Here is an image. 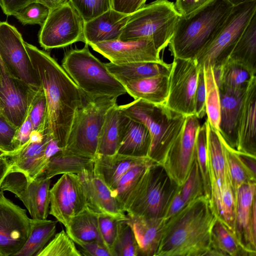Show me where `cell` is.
I'll return each instance as SVG.
<instances>
[{"label":"cell","mask_w":256,"mask_h":256,"mask_svg":"<svg viewBox=\"0 0 256 256\" xmlns=\"http://www.w3.org/2000/svg\"><path fill=\"white\" fill-rule=\"evenodd\" d=\"M213 72L219 90H245L252 78L256 76L241 65L230 60L220 70Z\"/></svg>","instance_id":"37"},{"label":"cell","mask_w":256,"mask_h":256,"mask_svg":"<svg viewBox=\"0 0 256 256\" xmlns=\"http://www.w3.org/2000/svg\"><path fill=\"white\" fill-rule=\"evenodd\" d=\"M6 152L0 148V157L6 154Z\"/></svg>","instance_id":"62"},{"label":"cell","mask_w":256,"mask_h":256,"mask_svg":"<svg viewBox=\"0 0 256 256\" xmlns=\"http://www.w3.org/2000/svg\"><path fill=\"white\" fill-rule=\"evenodd\" d=\"M235 195L228 168L220 186V219L234 233Z\"/></svg>","instance_id":"44"},{"label":"cell","mask_w":256,"mask_h":256,"mask_svg":"<svg viewBox=\"0 0 256 256\" xmlns=\"http://www.w3.org/2000/svg\"><path fill=\"white\" fill-rule=\"evenodd\" d=\"M126 220H119L117 236L110 250L112 256H140L133 231Z\"/></svg>","instance_id":"41"},{"label":"cell","mask_w":256,"mask_h":256,"mask_svg":"<svg viewBox=\"0 0 256 256\" xmlns=\"http://www.w3.org/2000/svg\"><path fill=\"white\" fill-rule=\"evenodd\" d=\"M120 106L124 115L148 128L151 140L148 156L162 164L186 116L170 109L164 104H154L141 99Z\"/></svg>","instance_id":"4"},{"label":"cell","mask_w":256,"mask_h":256,"mask_svg":"<svg viewBox=\"0 0 256 256\" xmlns=\"http://www.w3.org/2000/svg\"><path fill=\"white\" fill-rule=\"evenodd\" d=\"M68 1V0H34V2L45 6L50 11L60 7Z\"/></svg>","instance_id":"59"},{"label":"cell","mask_w":256,"mask_h":256,"mask_svg":"<svg viewBox=\"0 0 256 256\" xmlns=\"http://www.w3.org/2000/svg\"><path fill=\"white\" fill-rule=\"evenodd\" d=\"M108 70L122 84L158 75H169L171 64L138 62L124 64L104 63Z\"/></svg>","instance_id":"29"},{"label":"cell","mask_w":256,"mask_h":256,"mask_svg":"<svg viewBox=\"0 0 256 256\" xmlns=\"http://www.w3.org/2000/svg\"><path fill=\"white\" fill-rule=\"evenodd\" d=\"M236 150L256 156V76L252 78L244 94Z\"/></svg>","instance_id":"21"},{"label":"cell","mask_w":256,"mask_h":256,"mask_svg":"<svg viewBox=\"0 0 256 256\" xmlns=\"http://www.w3.org/2000/svg\"><path fill=\"white\" fill-rule=\"evenodd\" d=\"M85 44L80 49L68 52L62 66L82 92L85 100L127 94L124 86L108 70L105 64L90 51Z\"/></svg>","instance_id":"5"},{"label":"cell","mask_w":256,"mask_h":256,"mask_svg":"<svg viewBox=\"0 0 256 256\" xmlns=\"http://www.w3.org/2000/svg\"><path fill=\"white\" fill-rule=\"evenodd\" d=\"M238 154L244 166L256 176V156L240 152H238Z\"/></svg>","instance_id":"58"},{"label":"cell","mask_w":256,"mask_h":256,"mask_svg":"<svg viewBox=\"0 0 256 256\" xmlns=\"http://www.w3.org/2000/svg\"><path fill=\"white\" fill-rule=\"evenodd\" d=\"M220 138L224 150L226 164L232 185L235 193L242 185L252 182H256L255 175L244 166L239 157L238 151L230 147L220 134Z\"/></svg>","instance_id":"39"},{"label":"cell","mask_w":256,"mask_h":256,"mask_svg":"<svg viewBox=\"0 0 256 256\" xmlns=\"http://www.w3.org/2000/svg\"><path fill=\"white\" fill-rule=\"evenodd\" d=\"M0 58L13 76L36 90L42 88L21 34L6 22H0Z\"/></svg>","instance_id":"12"},{"label":"cell","mask_w":256,"mask_h":256,"mask_svg":"<svg viewBox=\"0 0 256 256\" xmlns=\"http://www.w3.org/2000/svg\"><path fill=\"white\" fill-rule=\"evenodd\" d=\"M245 90H220V118L218 130L225 142L236 150L238 124Z\"/></svg>","instance_id":"22"},{"label":"cell","mask_w":256,"mask_h":256,"mask_svg":"<svg viewBox=\"0 0 256 256\" xmlns=\"http://www.w3.org/2000/svg\"><path fill=\"white\" fill-rule=\"evenodd\" d=\"M84 21L68 1L50 10L41 26L38 40L45 50L64 48L76 42L85 43Z\"/></svg>","instance_id":"10"},{"label":"cell","mask_w":256,"mask_h":256,"mask_svg":"<svg viewBox=\"0 0 256 256\" xmlns=\"http://www.w3.org/2000/svg\"><path fill=\"white\" fill-rule=\"evenodd\" d=\"M154 164L156 162L142 164L131 168L121 177L116 186L111 190L112 196L117 200L122 210L128 196L147 168Z\"/></svg>","instance_id":"40"},{"label":"cell","mask_w":256,"mask_h":256,"mask_svg":"<svg viewBox=\"0 0 256 256\" xmlns=\"http://www.w3.org/2000/svg\"><path fill=\"white\" fill-rule=\"evenodd\" d=\"M169 76V75H168ZM168 75H158L122 83L127 94L134 100L154 104H164L168 86Z\"/></svg>","instance_id":"28"},{"label":"cell","mask_w":256,"mask_h":256,"mask_svg":"<svg viewBox=\"0 0 256 256\" xmlns=\"http://www.w3.org/2000/svg\"><path fill=\"white\" fill-rule=\"evenodd\" d=\"M178 186L162 164L149 166L128 196L123 210L126 215L163 218Z\"/></svg>","instance_id":"7"},{"label":"cell","mask_w":256,"mask_h":256,"mask_svg":"<svg viewBox=\"0 0 256 256\" xmlns=\"http://www.w3.org/2000/svg\"><path fill=\"white\" fill-rule=\"evenodd\" d=\"M136 241L140 255L154 256L159 246L165 222L163 218L126 215Z\"/></svg>","instance_id":"26"},{"label":"cell","mask_w":256,"mask_h":256,"mask_svg":"<svg viewBox=\"0 0 256 256\" xmlns=\"http://www.w3.org/2000/svg\"><path fill=\"white\" fill-rule=\"evenodd\" d=\"M180 190L186 204L198 197L204 196L202 179L196 159L185 180L180 186Z\"/></svg>","instance_id":"46"},{"label":"cell","mask_w":256,"mask_h":256,"mask_svg":"<svg viewBox=\"0 0 256 256\" xmlns=\"http://www.w3.org/2000/svg\"><path fill=\"white\" fill-rule=\"evenodd\" d=\"M150 142V136L146 126L129 118L118 152L136 157L148 156Z\"/></svg>","instance_id":"33"},{"label":"cell","mask_w":256,"mask_h":256,"mask_svg":"<svg viewBox=\"0 0 256 256\" xmlns=\"http://www.w3.org/2000/svg\"><path fill=\"white\" fill-rule=\"evenodd\" d=\"M232 6L226 0H210L178 20L168 46L174 58L195 59L212 41Z\"/></svg>","instance_id":"3"},{"label":"cell","mask_w":256,"mask_h":256,"mask_svg":"<svg viewBox=\"0 0 256 256\" xmlns=\"http://www.w3.org/2000/svg\"><path fill=\"white\" fill-rule=\"evenodd\" d=\"M146 0H111L112 8L122 14H131L144 4Z\"/></svg>","instance_id":"54"},{"label":"cell","mask_w":256,"mask_h":256,"mask_svg":"<svg viewBox=\"0 0 256 256\" xmlns=\"http://www.w3.org/2000/svg\"><path fill=\"white\" fill-rule=\"evenodd\" d=\"M82 16L88 22L112 8L111 0H68Z\"/></svg>","instance_id":"47"},{"label":"cell","mask_w":256,"mask_h":256,"mask_svg":"<svg viewBox=\"0 0 256 256\" xmlns=\"http://www.w3.org/2000/svg\"><path fill=\"white\" fill-rule=\"evenodd\" d=\"M52 138L48 132L45 134L42 141H30L18 150L4 155L10 166V170L20 172L34 178L40 175L48 161L44 156L46 148Z\"/></svg>","instance_id":"23"},{"label":"cell","mask_w":256,"mask_h":256,"mask_svg":"<svg viewBox=\"0 0 256 256\" xmlns=\"http://www.w3.org/2000/svg\"><path fill=\"white\" fill-rule=\"evenodd\" d=\"M84 194L87 208L96 214H106L119 220L128 216L112 196L111 190L93 170H84L77 174Z\"/></svg>","instance_id":"20"},{"label":"cell","mask_w":256,"mask_h":256,"mask_svg":"<svg viewBox=\"0 0 256 256\" xmlns=\"http://www.w3.org/2000/svg\"><path fill=\"white\" fill-rule=\"evenodd\" d=\"M216 218L206 197L192 200L165 222L154 256H206Z\"/></svg>","instance_id":"2"},{"label":"cell","mask_w":256,"mask_h":256,"mask_svg":"<svg viewBox=\"0 0 256 256\" xmlns=\"http://www.w3.org/2000/svg\"><path fill=\"white\" fill-rule=\"evenodd\" d=\"M66 230L74 242L94 240L102 242L98 230L97 214L88 209L74 216Z\"/></svg>","instance_id":"36"},{"label":"cell","mask_w":256,"mask_h":256,"mask_svg":"<svg viewBox=\"0 0 256 256\" xmlns=\"http://www.w3.org/2000/svg\"><path fill=\"white\" fill-rule=\"evenodd\" d=\"M128 119L117 103L108 109L100 134L97 154L118 152Z\"/></svg>","instance_id":"27"},{"label":"cell","mask_w":256,"mask_h":256,"mask_svg":"<svg viewBox=\"0 0 256 256\" xmlns=\"http://www.w3.org/2000/svg\"><path fill=\"white\" fill-rule=\"evenodd\" d=\"M94 51L114 64L138 62H162L160 52L148 38L122 41L119 39L90 45Z\"/></svg>","instance_id":"19"},{"label":"cell","mask_w":256,"mask_h":256,"mask_svg":"<svg viewBox=\"0 0 256 256\" xmlns=\"http://www.w3.org/2000/svg\"><path fill=\"white\" fill-rule=\"evenodd\" d=\"M32 130V124L27 114L24 122L20 128L17 129L14 136L13 144L15 149L14 152L18 150L28 142Z\"/></svg>","instance_id":"53"},{"label":"cell","mask_w":256,"mask_h":256,"mask_svg":"<svg viewBox=\"0 0 256 256\" xmlns=\"http://www.w3.org/2000/svg\"><path fill=\"white\" fill-rule=\"evenodd\" d=\"M206 84V108L207 120L210 126L218 130L220 118V96L212 68L210 66H204Z\"/></svg>","instance_id":"38"},{"label":"cell","mask_w":256,"mask_h":256,"mask_svg":"<svg viewBox=\"0 0 256 256\" xmlns=\"http://www.w3.org/2000/svg\"><path fill=\"white\" fill-rule=\"evenodd\" d=\"M51 178H34L24 173L10 170L2 180L0 190L14 194L24 205L33 219H47L50 210Z\"/></svg>","instance_id":"11"},{"label":"cell","mask_w":256,"mask_h":256,"mask_svg":"<svg viewBox=\"0 0 256 256\" xmlns=\"http://www.w3.org/2000/svg\"><path fill=\"white\" fill-rule=\"evenodd\" d=\"M94 168V158L62 150L50 159L38 176L52 178L58 174H78L86 170H93Z\"/></svg>","instance_id":"30"},{"label":"cell","mask_w":256,"mask_h":256,"mask_svg":"<svg viewBox=\"0 0 256 256\" xmlns=\"http://www.w3.org/2000/svg\"><path fill=\"white\" fill-rule=\"evenodd\" d=\"M256 14V0L232 6L215 37L196 58L198 67L210 66L213 70L220 69Z\"/></svg>","instance_id":"9"},{"label":"cell","mask_w":256,"mask_h":256,"mask_svg":"<svg viewBox=\"0 0 256 256\" xmlns=\"http://www.w3.org/2000/svg\"><path fill=\"white\" fill-rule=\"evenodd\" d=\"M10 166L4 156L0 158V186L5 176L10 170Z\"/></svg>","instance_id":"60"},{"label":"cell","mask_w":256,"mask_h":256,"mask_svg":"<svg viewBox=\"0 0 256 256\" xmlns=\"http://www.w3.org/2000/svg\"><path fill=\"white\" fill-rule=\"evenodd\" d=\"M47 102L48 130L62 150L77 110L85 102L79 88L47 52L25 42Z\"/></svg>","instance_id":"1"},{"label":"cell","mask_w":256,"mask_h":256,"mask_svg":"<svg viewBox=\"0 0 256 256\" xmlns=\"http://www.w3.org/2000/svg\"><path fill=\"white\" fill-rule=\"evenodd\" d=\"M97 216L102 242L110 253L117 236L119 220L106 214H97Z\"/></svg>","instance_id":"49"},{"label":"cell","mask_w":256,"mask_h":256,"mask_svg":"<svg viewBox=\"0 0 256 256\" xmlns=\"http://www.w3.org/2000/svg\"><path fill=\"white\" fill-rule=\"evenodd\" d=\"M37 90L10 74L0 58V114L16 128L24 122Z\"/></svg>","instance_id":"15"},{"label":"cell","mask_w":256,"mask_h":256,"mask_svg":"<svg viewBox=\"0 0 256 256\" xmlns=\"http://www.w3.org/2000/svg\"><path fill=\"white\" fill-rule=\"evenodd\" d=\"M195 116L202 118L206 114V84L204 72V66L199 68L196 88L194 96Z\"/></svg>","instance_id":"50"},{"label":"cell","mask_w":256,"mask_h":256,"mask_svg":"<svg viewBox=\"0 0 256 256\" xmlns=\"http://www.w3.org/2000/svg\"><path fill=\"white\" fill-rule=\"evenodd\" d=\"M228 60L237 63L256 76V14L253 16Z\"/></svg>","instance_id":"32"},{"label":"cell","mask_w":256,"mask_h":256,"mask_svg":"<svg viewBox=\"0 0 256 256\" xmlns=\"http://www.w3.org/2000/svg\"><path fill=\"white\" fill-rule=\"evenodd\" d=\"M34 0H0V6L6 16H14Z\"/></svg>","instance_id":"57"},{"label":"cell","mask_w":256,"mask_h":256,"mask_svg":"<svg viewBox=\"0 0 256 256\" xmlns=\"http://www.w3.org/2000/svg\"><path fill=\"white\" fill-rule=\"evenodd\" d=\"M50 10L42 4L34 2L16 12L14 16L22 24H39L42 26L46 20Z\"/></svg>","instance_id":"48"},{"label":"cell","mask_w":256,"mask_h":256,"mask_svg":"<svg viewBox=\"0 0 256 256\" xmlns=\"http://www.w3.org/2000/svg\"><path fill=\"white\" fill-rule=\"evenodd\" d=\"M49 214L66 228L75 215L87 209L84 190L77 174H62L50 190Z\"/></svg>","instance_id":"17"},{"label":"cell","mask_w":256,"mask_h":256,"mask_svg":"<svg viewBox=\"0 0 256 256\" xmlns=\"http://www.w3.org/2000/svg\"><path fill=\"white\" fill-rule=\"evenodd\" d=\"M229 2L232 6L239 5L246 2H251L254 0H226Z\"/></svg>","instance_id":"61"},{"label":"cell","mask_w":256,"mask_h":256,"mask_svg":"<svg viewBox=\"0 0 256 256\" xmlns=\"http://www.w3.org/2000/svg\"><path fill=\"white\" fill-rule=\"evenodd\" d=\"M17 129L0 114V148L6 154L15 151L13 139Z\"/></svg>","instance_id":"51"},{"label":"cell","mask_w":256,"mask_h":256,"mask_svg":"<svg viewBox=\"0 0 256 256\" xmlns=\"http://www.w3.org/2000/svg\"><path fill=\"white\" fill-rule=\"evenodd\" d=\"M82 255L86 256H112L102 243L98 240L90 242L76 241Z\"/></svg>","instance_id":"52"},{"label":"cell","mask_w":256,"mask_h":256,"mask_svg":"<svg viewBox=\"0 0 256 256\" xmlns=\"http://www.w3.org/2000/svg\"><path fill=\"white\" fill-rule=\"evenodd\" d=\"M207 156L210 180L214 179L221 185L227 170L224 150L219 132L208 120Z\"/></svg>","instance_id":"35"},{"label":"cell","mask_w":256,"mask_h":256,"mask_svg":"<svg viewBox=\"0 0 256 256\" xmlns=\"http://www.w3.org/2000/svg\"><path fill=\"white\" fill-rule=\"evenodd\" d=\"M234 234L251 256L256 255V182L235 192Z\"/></svg>","instance_id":"18"},{"label":"cell","mask_w":256,"mask_h":256,"mask_svg":"<svg viewBox=\"0 0 256 256\" xmlns=\"http://www.w3.org/2000/svg\"><path fill=\"white\" fill-rule=\"evenodd\" d=\"M28 114L31 121L33 130L45 134L48 130V107L44 92L38 90L29 107Z\"/></svg>","instance_id":"45"},{"label":"cell","mask_w":256,"mask_h":256,"mask_svg":"<svg viewBox=\"0 0 256 256\" xmlns=\"http://www.w3.org/2000/svg\"><path fill=\"white\" fill-rule=\"evenodd\" d=\"M198 70L195 59L174 58L164 103L168 108L185 116L195 115L194 96Z\"/></svg>","instance_id":"13"},{"label":"cell","mask_w":256,"mask_h":256,"mask_svg":"<svg viewBox=\"0 0 256 256\" xmlns=\"http://www.w3.org/2000/svg\"><path fill=\"white\" fill-rule=\"evenodd\" d=\"M72 240L62 230L56 234L38 256H81Z\"/></svg>","instance_id":"43"},{"label":"cell","mask_w":256,"mask_h":256,"mask_svg":"<svg viewBox=\"0 0 256 256\" xmlns=\"http://www.w3.org/2000/svg\"><path fill=\"white\" fill-rule=\"evenodd\" d=\"M180 16L173 2L156 0L130 15L119 40L148 38L160 52L168 46Z\"/></svg>","instance_id":"6"},{"label":"cell","mask_w":256,"mask_h":256,"mask_svg":"<svg viewBox=\"0 0 256 256\" xmlns=\"http://www.w3.org/2000/svg\"><path fill=\"white\" fill-rule=\"evenodd\" d=\"M117 98L104 96L85 100L76 112L62 150L94 158L105 116L108 109L116 104Z\"/></svg>","instance_id":"8"},{"label":"cell","mask_w":256,"mask_h":256,"mask_svg":"<svg viewBox=\"0 0 256 256\" xmlns=\"http://www.w3.org/2000/svg\"><path fill=\"white\" fill-rule=\"evenodd\" d=\"M183 200L180 190V186H178L174 194L170 200L166 210L163 218L164 222L175 216L186 206Z\"/></svg>","instance_id":"55"},{"label":"cell","mask_w":256,"mask_h":256,"mask_svg":"<svg viewBox=\"0 0 256 256\" xmlns=\"http://www.w3.org/2000/svg\"><path fill=\"white\" fill-rule=\"evenodd\" d=\"M58 220L32 218L30 235L14 256H38L56 232Z\"/></svg>","instance_id":"34"},{"label":"cell","mask_w":256,"mask_h":256,"mask_svg":"<svg viewBox=\"0 0 256 256\" xmlns=\"http://www.w3.org/2000/svg\"><path fill=\"white\" fill-rule=\"evenodd\" d=\"M152 162H155L148 156L136 157L118 152L112 155L97 154L94 158V170L111 190L130 169Z\"/></svg>","instance_id":"25"},{"label":"cell","mask_w":256,"mask_h":256,"mask_svg":"<svg viewBox=\"0 0 256 256\" xmlns=\"http://www.w3.org/2000/svg\"><path fill=\"white\" fill-rule=\"evenodd\" d=\"M194 115L186 116L183 128L170 148L162 165L178 186L182 184L196 159V138L200 126Z\"/></svg>","instance_id":"14"},{"label":"cell","mask_w":256,"mask_h":256,"mask_svg":"<svg viewBox=\"0 0 256 256\" xmlns=\"http://www.w3.org/2000/svg\"><path fill=\"white\" fill-rule=\"evenodd\" d=\"M210 0H176L175 7L181 16L188 15L206 4Z\"/></svg>","instance_id":"56"},{"label":"cell","mask_w":256,"mask_h":256,"mask_svg":"<svg viewBox=\"0 0 256 256\" xmlns=\"http://www.w3.org/2000/svg\"><path fill=\"white\" fill-rule=\"evenodd\" d=\"M31 220L26 211L0 190V256H14L27 240Z\"/></svg>","instance_id":"16"},{"label":"cell","mask_w":256,"mask_h":256,"mask_svg":"<svg viewBox=\"0 0 256 256\" xmlns=\"http://www.w3.org/2000/svg\"><path fill=\"white\" fill-rule=\"evenodd\" d=\"M0 157H1V156H0Z\"/></svg>","instance_id":"63"},{"label":"cell","mask_w":256,"mask_h":256,"mask_svg":"<svg viewBox=\"0 0 256 256\" xmlns=\"http://www.w3.org/2000/svg\"><path fill=\"white\" fill-rule=\"evenodd\" d=\"M208 120L198 128L196 138V159L202 175L204 196L210 200V182L207 156Z\"/></svg>","instance_id":"42"},{"label":"cell","mask_w":256,"mask_h":256,"mask_svg":"<svg viewBox=\"0 0 256 256\" xmlns=\"http://www.w3.org/2000/svg\"><path fill=\"white\" fill-rule=\"evenodd\" d=\"M208 256H251L242 246L234 233L216 218L211 232Z\"/></svg>","instance_id":"31"},{"label":"cell","mask_w":256,"mask_h":256,"mask_svg":"<svg viewBox=\"0 0 256 256\" xmlns=\"http://www.w3.org/2000/svg\"><path fill=\"white\" fill-rule=\"evenodd\" d=\"M130 14L112 8L84 22L85 44L89 46L99 42L119 39Z\"/></svg>","instance_id":"24"}]
</instances>
